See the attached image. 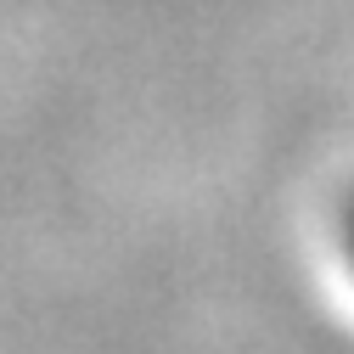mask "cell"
Here are the masks:
<instances>
[{"label":"cell","mask_w":354,"mask_h":354,"mask_svg":"<svg viewBox=\"0 0 354 354\" xmlns=\"http://www.w3.org/2000/svg\"><path fill=\"white\" fill-rule=\"evenodd\" d=\"M337 248H343V264L354 270V197H348V208H343V219H337Z\"/></svg>","instance_id":"1"}]
</instances>
